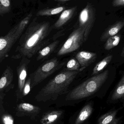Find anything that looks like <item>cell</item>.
<instances>
[{
	"mask_svg": "<svg viewBox=\"0 0 124 124\" xmlns=\"http://www.w3.org/2000/svg\"><path fill=\"white\" fill-rule=\"evenodd\" d=\"M124 27V19L116 22L114 24L110 26L102 35L100 40L103 41L110 37L117 35Z\"/></svg>",
	"mask_w": 124,
	"mask_h": 124,
	"instance_id": "obj_15",
	"label": "cell"
},
{
	"mask_svg": "<svg viewBox=\"0 0 124 124\" xmlns=\"http://www.w3.org/2000/svg\"><path fill=\"white\" fill-rule=\"evenodd\" d=\"M113 58V55L110 54L99 62L93 69L92 75H97L103 70L110 62Z\"/></svg>",
	"mask_w": 124,
	"mask_h": 124,
	"instance_id": "obj_19",
	"label": "cell"
},
{
	"mask_svg": "<svg viewBox=\"0 0 124 124\" xmlns=\"http://www.w3.org/2000/svg\"><path fill=\"white\" fill-rule=\"evenodd\" d=\"M95 9L88 3L85 8L81 11L79 18V27L84 30V41L88 39L95 19Z\"/></svg>",
	"mask_w": 124,
	"mask_h": 124,
	"instance_id": "obj_7",
	"label": "cell"
},
{
	"mask_svg": "<svg viewBox=\"0 0 124 124\" xmlns=\"http://www.w3.org/2000/svg\"><path fill=\"white\" fill-rule=\"evenodd\" d=\"M94 111V102L90 101L87 103L77 114L73 124H89Z\"/></svg>",
	"mask_w": 124,
	"mask_h": 124,
	"instance_id": "obj_10",
	"label": "cell"
},
{
	"mask_svg": "<svg viewBox=\"0 0 124 124\" xmlns=\"http://www.w3.org/2000/svg\"><path fill=\"white\" fill-rule=\"evenodd\" d=\"M81 66L79 62L76 59H71L67 63L66 69L70 71H79Z\"/></svg>",
	"mask_w": 124,
	"mask_h": 124,
	"instance_id": "obj_22",
	"label": "cell"
},
{
	"mask_svg": "<svg viewBox=\"0 0 124 124\" xmlns=\"http://www.w3.org/2000/svg\"><path fill=\"white\" fill-rule=\"evenodd\" d=\"M14 73L10 66L7 67L0 79V93H7L14 87L13 84Z\"/></svg>",
	"mask_w": 124,
	"mask_h": 124,
	"instance_id": "obj_12",
	"label": "cell"
},
{
	"mask_svg": "<svg viewBox=\"0 0 124 124\" xmlns=\"http://www.w3.org/2000/svg\"><path fill=\"white\" fill-rule=\"evenodd\" d=\"M76 9V7H75L63 11L54 25V28H59L62 27L71 18Z\"/></svg>",
	"mask_w": 124,
	"mask_h": 124,
	"instance_id": "obj_18",
	"label": "cell"
},
{
	"mask_svg": "<svg viewBox=\"0 0 124 124\" xmlns=\"http://www.w3.org/2000/svg\"><path fill=\"white\" fill-rule=\"evenodd\" d=\"M84 30L79 27L69 36L58 52V56L72 53L78 49L84 42Z\"/></svg>",
	"mask_w": 124,
	"mask_h": 124,
	"instance_id": "obj_6",
	"label": "cell"
},
{
	"mask_svg": "<svg viewBox=\"0 0 124 124\" xmlns=\"http://www.w3.org/2000/svg\"><path fill=\"white\" fill-rule=\"evenodd\" d=\"M17 68V87L16 90L17 99H21L23 88L27 80L28 68L31 60L28 58L23 57Z\"/></svg>",
	"mask_w": 124,
	"mask_h": 124,
	"instance_id": "obj_8",
	"label": "cell"
},
{
	"mask_svg": "<svg viewBox=\"0 0 124 124\" xmlns=\"http://www.w3.org/2000/svg\"><path fill=\"white\" fill-rule=\"evenodd\" d=\"M80 71H70L65 69L51 79L35 96L39 102L57 100L60 95L68 92V88Z\"/></svg>",
	"mask_w": 124,
	"mask_h": 124,
	"instance_id": "obj_2",
	"label": "cell"
},
{
	"mask_svg": "<svg viewBox=\"0 0 124 124\" xmlns=\"http://www.w3.org/2000/svg\"><path fill=\"white\" fill-rule=\"evenodd\" d=\"M113 6L115 7L124 6V0H114Z\"/></svg>",
	"mask_w": 124,
	"mask_h": 124,
	"instance_id": "obj_25",
	"label": "cell"
},
{
	"mask_svg": "<svg viewBox=\"0 0 124 124\" xmlns=\"http://www.w3.org/2000/svg\"><path fill=\"white\" fill-rule=\"evenodd\" d=\"M97 57L96 53L84 51L79 52L75 56V58L81 66L84 68L94 62Z\"/></svg>",
	"mask_w": 124,
	"mask_h": 124,
	"instance_id": "obj_14",
	"label": "cell"
},
{
	"mask_svg": "<svg viewBox=\"0 0 124 124\" xmlns=\"http://www.w3.org/2000/svg\"><path fill=\"white\" fill-rule=\"evenodd\" d=\"M59 42V40H55L41 49L38 53V55L36 57V60L37 61H39L43 60L46 59L55 51V49L57 48Z\"/></svg>",
	"mask_w": 124,
	"mask_h": 124,
	"instance_id": "obj_16",
	"label": "cell"
},
{
	"mask_svg": "<svg viewBox=\"0 0 124 124\" xmlns=\"http://www.w3.org/2000/svg\"><path fill=\"white\" fill-rule=\"evenodd\" d=\"M11 3L9 0H0V14H4L9 11Z\"/></svg>",
	"mask_w": 124,
	"mask_h": 124,
	"instance_id": "obj_23",
	"label": "cell"
},
{
	"mask_svg": "<svg viewBox=\"0 0 124 124\" xmlns=\"http://www.w3.org/2000/svg\"><path fill=\"white\" fill-rule=\"evenodd\" d=\"M121 35H116L110 37L106 41L105 44V49L106 50H110L117 46L121 40Z\"/></svg>",
	"mask_w": 124,
	"mask_h": 124,
	"instance_id": "obj_20",
	"label": "cell"
},
{
	"mask_svg": "<svg viewBox=\"0 0 124 124\" xmlns=\"http://www.w3.org/2000/svg\"><path fill=\"white\" fill-rule=\"evenodd\" d=\"M26 26L20 22L12 28L6 35L0 38V62L8 56L17 41L19 39Z\"/></svg>",
	"mask_w": 124,
	"mask_h": 124,
	"instance_id": "obj_5",
	"label": "cell"
},
{
	"mask_svg": "<svg viewBox=\"0 0 124 124\" xmlns=\"http://www.w3.org/2000/svg\"><path fill=\"white\" fill-rule=\"evenodd\" d=\"M124 108L123 107L113 108L100 116L95 124H122L123 118L118 116V114Z\"/></svg>",
	"mask_w": 124,
	"mask_h": 124,
	"instance_id": "obj_9",
	"label": "cell"
},
{
	"mask_svg": "<svg viewBox=\"0 0 124 124\" xmlns=\"http://www.w3.org/2000/svg\"><path fill=\"white\" fill-rule=\"evenodd\" d=\"M63 114L61 110L50 111L44 114L41 120V124H53L60 118Z\"/></svg>",
	"mask_w": 124,
	"mask_h": 124,
	"instance_id": "obj_17",
	"label": "cell"
},
{
	"mask_svg": "<svg viewBox=\"0 0 124 124\" xmlns=\"http://www.w3.org/2000/svg\"><path fill=\"white\" fill-rule=\"evenodd\" d=\"M58 0L62 1H64L69 0Z\"/></svg>",
	"mask_w": 124,
	"mask_h": 124,
	"instance_id": "obj_27",
	"label": "cell"
},
{
	"mask_svg": "<svg viewBox=\"0 0 124 124\" xmlns=\"http://www.w3.org/2000/svg\"><path fill=\"white\" fill-rule=\"evenodd\" d=\"M108 74L109 71L107 70L88 79L70 91L66 99L78 101L92 97L107 80Z\"/></svg>",
	"mask_w": 124,
	"mask_h": 124,
	"instance_id": "obj_3",
	"label": "cell"
},
{
	"mask_svg": "<svg viewBox=\"0 0 124 124\" xmlns=\"http://www.w3.org/2000/svg\"><path fill=\"white\" fill-rule=\"evenodd\" d=\"M66 62H60L57 57H54L43 63L35 71L31 74V88L39 84L47 78L60 69Z\"/></svg>",
	"mask_w": 124,
	"mask_h": 124,
	"instance_id": "obj_4",
	"label": "cell"
},
{
	"mask_svg": "<svg viewBox=\"0 0 124 124\" xmlns=\"http://www.w3.org/2000/svg\"><path fill=\"white\" fill-rule=\"evenodd\" d=\"M51 31L48 22L32 23L20 38L15 54L11 58L19 59L33 57L49 44L50 40L47 37Z\"/></svg>",
	"mask_w": 124,
	"mask_h": 124,
	"instance_id": "obj_1",
	"label": "cell"
},
{
	"mask_svg": "<svg viewBox=\"0 0 124 124\" xmlns=\"http://www.w3.org/2000/svg\"><path fill=\"white\" fill-rule=\"evenodd\" d=\"M121 56L122 57H124V46L122 49V51L121 53Z\"/></svg>",
	"mask_w": 124,
	"mask_h": 124,
	"instance_id": "obj_26",
	"label": "cell"
},
{
	"mask_svg": "<svg viewBox=\"0 0 124 124\" xmlns=\"http://www.w3.org/2000/svg\"><path fill=\"white\" fill-rule=\"evenodd\" d=\"M31 88V80L30 78L29 77L27 79L23 88V91L21 95V99L26 96L29 93Z\"/></svg>",
	"mask_w": 124,
	"mask_h": 124,
	"instance_id": "obj_24",
	"label": "cell"
},
{
	"mask_svg": "<svg viewBox=\"0 0 124 124\" xmlns=\"http://www.w3.org/2000/svg\"><path fill=\"white\" fill-rule=\"evenodd\" d=\"M65 7H63L49 9H43L39 11L37 14V16H50L57 14L63 11Z\"/></svg>",
	"mask_w": 124,
	"mask_h": 124,
	"instance_id": "obj_21",
	"label": "cell"
},
{
	"mask_svg": "<svg viewBox=\"0 0 124 124\" xmlns=\"http://www.w3.org/2000/svg\"><path fill=\"white\" fill-rule=\"evenodd\" d=\"M107 102L108 103L112 104L118 102H122V107L124 108V75L108 98Z\"/></svg>",
	"mask_w": 124,
	"mask_h": 124,
	"instance_id": "obj_13",
	"label": "cell"
},
{
	"mask_svg": "<svg viewBox=\"0 0 124 124\" xmlns=\"http://www.w3.org/2000/svg\"><path fill=\"white\" fill-rule=\"evenodd\" d=\"M41 110L38 106L27 103H22L17 105L15 112L16 116L18 117L28 116L35 119Z\"/></svg>",
	"mask_w": 124,
	"mask_h": 124,
	"instance_id": "obj_11",
	"label": "cell"
}]
</instances>
